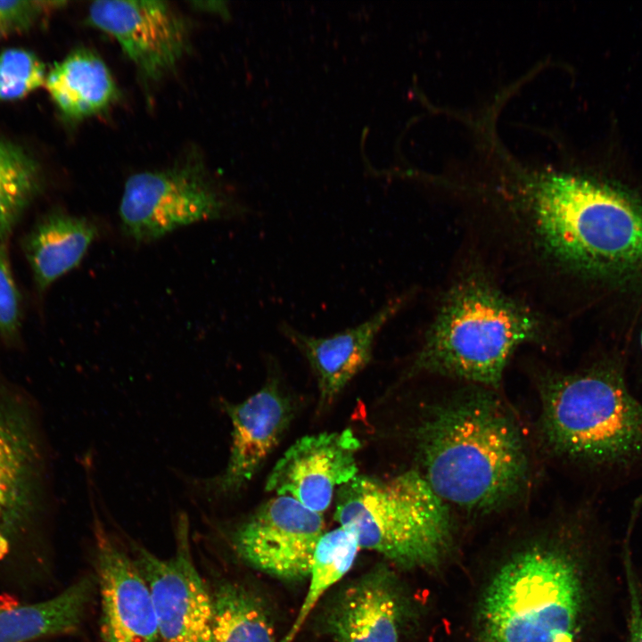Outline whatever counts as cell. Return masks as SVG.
I'll use <instances>...</instances> for the list:
<instances>
[{
    "label": "cell",
    "mask_w": 642,
    "mask_h": 642,
    "mask_svg": "<svg viewBox=\"0 0 642 642\" xmlns=\"http://www.w3.org/2000/svg\"><path fill=\"white\" fill-rule=\"evenodd\" d=\"M415 440L419 473L448 506L489 514L527 485L524 438L491 388L473 385L430 405Z\"/></svg>",
    "instance_id": "cell-1"
},
{
    "label": "cell",
    "mask_w": 642,
    "mask_h": 642,
    "mask_svg": "<svg viewBox=\"0 0 642 642\" xmlns=\"http://www.w3.org/2000/svg\"><path fill=\"white\" fill-rule=\"evenodd\" d=\"M517 221L542 261L589 274L642 268V208L622 193L570 174L525 182Z\"/></svg>",
    "instance_id": "cell-2"
},
{
    "label": "cell",
    "mask_w": 642,
    "mask_h": 642,
    "mask_svg": "<svg viewBox=\"0 0 642 642\" xmlns=\"http://www.w3.org/2000/svg\"><path fill=\"white\" fill-rule=\"evenodd\" d=\"M545 333L539 314L474 271L445 293L408 371L497 388L514 352Z\"/></svg>",
    "instance_id": "cell-3"
},
{
    "label": "cell",
    "mask_w": 642,
    "mask_h": 642,
    "mask_svg": "<svg viewBox=\"0 0 642 642\" xmlns=\"http://www.w3.org/2000/svg\"><path fill=\"white\" fill-rule=\"evenodd\" d=\"M588 605L580 561L564 545H535L495 574L482 598L480 642H575Z\"/></svg>",
    "instance_id": "cell-4"
},
{
    "label": "cell",
    "mask_w": 642,
    "mask_h": 642,
    "mask_svg": "<svg viewBox=\"0 0 642 642\" xmlns=\"http://www.w3.org/2000/svg\"><path fill=\"white\" fill-rule=\"evenodd\" d=\"M540 401V434L555 456L596 466L642 457V405L615 370L549 376Z\"/></svg>",
    "instance_id": "cell-5"
},
{
    "label": "cell",
    "mask_w": 642,
    "mask_h": 642,
    "mask_svg": "<svg viewBox=\"0 0 642 642\" xmlns=\"http://www.w3.org/2000/svg\"><path fill=\"white\" fill-rule=\"evenodd\" d=\"M335 498L339 526L354 533L360 548L399 566L433 564L448 548L449 508L417 471L388 479L357 475Z\"/></svg>",
    "instance_id": "cell-6"
},
{
    "label": "cell",
    "mask_w": 642,
    "mask_h": 642,
    "mask_svg": "<svg viewBox=\"0 0 642 642\" xmlns=\"http://www.w3.org/2000/svg\"><path fill=\"white\" fill-rule=\"evenodd\" d=\"M239 206L199 164L143 171L129 177L119 205L123 233L136 243L159 239L200 221L242 214Z\"/></svg>",
    "instance_id": "cell-7"
},
{
    "label": "cell",
    "mask_w": 642,
    "mask_h": 642,
    "mask_svg": "<svg viewBox=\"0 0 642 642\" xmlns=\"http://www.w3.org/2000/svg\"><path fill=\"white\" fill-rule=\"evenodd\" d=\"M132 556L145 580L160 642H213L212 595L193 562L186 515L176 526V550L159 557L133 545Z\"/></svg>",
    "instance_id": "cell-8"
},
{
    "label": "cell",
    "mask_w": 642,
    "mask_h": 642,
    "mask_svg": "<svg viewBox=\"0 0 642 642\" xmlns=\"http://www.w3.org/2000/svg\"><path fill=\"white\" fill-rule=\"evenodd\" d=\"M322 514L287 495H276L231 533L237 556L251 567L286 581L309 577L316 546L325 532Z\"/></svg>",
    "instance_id": "cell-9"
},
{
    "label": "cell",
    "mask_w": 642,
    "mask_h": 642,
    "mask_svg": "<svg viewBox=\"0 0 642 642\" xmlns=\"http://www.w3.org/2000/svg\"><path fill=\"white\" fill-rule=\"evenodd\" d=\"M42 457L28 407L0 376V556L35 514Z\"/></svg>",
    "instance_id": "cell-10"
},
{
    "label": "cell",
    "mask_w": 642,
    "mask_h": 642,
    "mask_svg": "<svg viewBox=\"0 0 642 642\" xmlns=\"http://www.w3.org/2000/svg\"><path fill=\"white\" fill-rule=\"evenodd\" d=\"M88 21L111 35L150 79L174 68L187 46L185 22L166 2L99 0L90 4Z\"/></svg>",
    "instance_id": "cell-11"
},
{
    "label": "cell",
    "mask_w": 642,
    "mask_h": 642,
    "mask_svg": "<svg viewBox=\"0 0 642 642\" xmlns=\"http://www.w3.org/2000/svg\"><path fill=\"white\" fill-rule=\"evenodd\" d=\"M360 442L350 429L304 436L296 440L269 473L266 490L291 496L323 514L335 489L358 475Z\"/></svg>",
    "instance_id": "cell-12"
},
{
    "label": "cell",
    "mask_w": 642,
    "mask_h": 642,
    "mask_svg": "<svg viewBox=\"0 0 642 642\" xmlns=\"http://www.w3.org/2000/svg\"><path fill=\"white\" fill-rule=\"evenodd\" d=\"M101 642H160L148 585L132 556L95 520Z\"/></svg>",
    "instance_id": "cell-13"
},
{
    "label": "cell",
    "mask_w": 642,
    "mask_h": 642,
    "mask_svg": "<svg viewBox=\"0 0 642 642\" xmlns=\"http://www.w3.org/2000/svg\"><path fill=\"white\" fill-rule=\"evenodd\" d=\"M224 407L232 424L228 461L219 474L203 482V490L214 498L240 492L278 445L292 416L276 378L244 401L226 402Z\"/></svg>",
    "instance_id": "cell-14"
},
{
    "label": "cell",
    "mask_w": 642,
    "mask_h": 642,
    "mask_svg": "<svg viewBox=\"0 0 642 642\" xmlns=\"http://www.w3.org/2000/svg\"><path fill=\"white\" fill-rule=\"evenodd\" d=\"M405 605L392 572L375 566L337 593L323 625L334 642H400Z\"/></svg>",
    "instance_id": "cell-15"
},
{
    "label": "cell",
    "mask_w": 642,
    "mask_h": 642,
    "mask_svg": "<svg viewBox=\"0 0 642 642\" xmlns=\"http://www.w3.org/2000/svg\"><path fill=\"white\" fill-rule=\"evenodd\" d=\"M407 300V295L392 299L363 322L328 336L308 334L287 322L279 325L280 333L308 361L317 379L323 407L329 405L368 365L377 336Z\"/></svg>",
    "instance_id": "cell-16"
},
{
    "label": "cell",
    "mask_w": 642,
    "mask_h": 642,
    "mask_svg": "<svg viewBox=\"0 0 642 642\" xmlns=\"http://www.w3.org/2000/svg\"><path fill=\"white\" fill-rule=\"evenodd\" d=\"M96 588V577L86 575L43 601L0 599V642H32L78 630Z\"/></svg>",
    "instance_id": "cell-17"
},
{
    "label": "cell",
    "mask_w": 642,
    "mask_h": 642,
    "mask_svg": "<svg viewBox=\"0 0 642 642\" xmlns=\"http://www.w3.org/2000/svg\"><path fill=\"white\" fill-rule=\"evenodd\" d=\"M96 236L86 218L56 210L37 220L22 241L37 289L44 292L78 267Z\"/></svg>",
    "instance_id": "cell-18"
},
{
    "label": "cell",
    "mask_w": 642,
    "mask_h": 642,
    "mask_svg": "<svg viewBox=\"0 0 642 642\" xmlns=\"http://www.w3.org/2000/svg\"><path fill=\"white\" fill-rule=\"evenodd\" d=\"M51 99L68 119H82L106 109L117 96L111 74L96 54L77 50L46 73Z\"/></svg>",
    "instance_id": "cell-19"
},
{
    "label": "cell",
    "mask_w": 642,
    "mask_h": 642,
    "mask_svg": "<svg viewBox=\"0 0 642 642\" xmlns=\"http://www.w3.org/2000/svg\"><path fill=\"white\" fill-rule=\"evenodd\" d=\"M212 595L213 642H276L263 600L243 584L219 583Z\"/></svg>",
    "instance_id": "cell-20"
},
{
    "label": "cell",
    "mask_w": 642,
    "mask_h": 642,
    "mask_svg": "<svg viewBox=\"0 0 642 642\" xmlns=\"http://www.w3.org/2000/svg\"><path fill=\"white\" fill-rule=\"evenodd\" d=\"M360 547L353 532L339 526L320 537L309 573V588L290 630L281 642H292L320 598L351 569Z\"/></svg>",
    "instance_id": "cell-21"
},
{
    "label": "cell",
    "mask_w": 642,
    "mask_h": 642,
    "mask_svg": "<svg viewBox=\"0 0 642 642\" xmlns=\"http://www.w3.org/2000/svg\"><path fill=\"white\" fill-rule=\"evenodd\" d=\"M41 186L36 161L17 144L0 138V242H5Z\"/></svg>",
    "instance_id": "cell-22"
},
{
    "label": "cell",
    "mask_w": 642,
    "mask_h": 642,
    "mask_svg": "<svg viewBox=\"0 0 642 642\" xmlns=\"http://www.w3.org/2000/svg\"><path fill=\"white\" fill-rule=\"evenodd\" d=\"M45 67L32 53L21 48L0 54V101L25 97L45 85Z\"/></svg>",
    "instance_id": "cell-23"
},
{
    "label": "cell",
    "mask_w": 642,
    "mask_h": 642,
    "mask_svg": "<svg viewBox=\"0 0 642 642\" xmlns=\"http://www.w3.org/2000/svg\"><path fill=\"white\" fill-rule=\"evenodd\" d=\"M21 327V294L7 245L5 242H0V336L7 342H13L20 336Z\"/></svg>",
    "instance_id": "cell-24"
},
{
    "label": "cell",
    "mask_w": 642,
    "mask_h": 642,
    "mask_svg": "<svg viewBox=\"0 0 642 642\" xmlns=\"http://www.w3.org/2000/svg\"><path fill=\"white\" fill-rule=\"evenodd\" d=\"M64 4L47 1H0V41L35 25L43 14Z\"/></svg>",
    "instance_id": "cell-25"
},
{
    "label": "cell",
    "mask_w": 642,
    "mask_h": 642,
    "mask_svg": "<svg viewBox=\"0 0 642 642\" xmlns=\"http://www.w3.org/2000/svg\"><path fill=\"white\" fill-rule=\"evenodd\" d=\"M629 545L623 555L624 572L629 593L628 636L626 642H642V593L632 566Z\"/></svg>",
    "instance_id": "cell-26"
},
{
    "label": "cell",
    "mask_w": 642,
    "mask_h": 642,
    "mask_svg": "<svg viewBox=\"0 0 642 642\" xmlns=\"http://www.w3.org/2000/svg\"><path fill=\"white\" fill-rule=\"evenodd\" d=\"M199 8L204 9L206 11H211L214 12H219L221 14L225 13L227 14L226 7L224 5L223 2H210L211 5H209L208 2H201L198 3Z\"/></svg>",
    "instance_id": "cell-27"
},
{
    "label": "cell",
    "mask_w": 642,
    "mask_h": 642,
    "mask_svg": "<svg viewBox=\"0 0 642 642\" xmlns=\"http://www.w3.org/2000/svg\"><path fill=\"white\" fill-rule=\"evenodd\" d=\"M641 344H642V334H641Z\"/></svg>",
    "instance_id": "cell-28"
}]
</instances>
